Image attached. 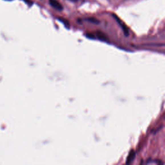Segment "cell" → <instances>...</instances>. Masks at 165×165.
Here are the masks:
<instances>
[{
	"label": "cell",
	"mask_w": 165,
	"mask_h": 165,
	"mask_svg": "<svg viewBox=\"0 0 165 165\" xmlns=\"http://www.w3.org/2000/svg\"><path fill=\"white\" fill-rule=\"evenodd\" d=\"M112 16L113 18H114L115 20L117 21V22L118 23V24H119V25L121 27L123 30V32H124L125 35L126 36H128L129 35V29H128L127 27L125 25V23H123V22L121 21V20L119 19V17H118L117 15H115V14H112Z\"/></svg>",
	"instance_id": "obj_1"
},
{
	"label": "cell",
	"mask_w": 165,
	"mask_h": 165,
	"mask_svg": "<svg viewBox=\"0 0 165 165\" xmlns=\"http://www.w3.org/2000/svg\"><path fill=\"white\" fill-rule=\"evenodd\" d=\"M49 3L50 6L52 7L54 9L58 11H62L63 10V7L58 0H49Z\"/></svg>",
	"instance_id": "obj_2"
},
{
	"label": "cell",
	"mask_w": 165,
	"mask_h": 165,
	"mask_svg": "<svg viewBox=\"0 0 165 165\" xmlns=\"http://www.w3.org/2000/svg\"><path fill=\"white\" fill-rule=\"evenodd\" d=\"M135 153L134 150H132L130 152L129 156H128L127 159V164H130V162L133 161V159H134V158L135 157Z\"/></svg>",
	"instance_id": "obj_3"
},
{
	"label": "cell",
	"mask_w": 165,
	"mask_h": 165,
	"mask_svg": "<svg viewBox=\"0 0 165 165\" xmlns=\"http://www.w3.org/2000/svg\"><path fill=\"white\" fill-rule=\"evenodd\" d=\"M57 19H58L59 21H61V23H63L64 25H65V26L66 27V28H70V24H69V22L67 20V19H66L63 18H61V17H58Z\"/></svg>",
	"instance_id": "obj_4"
},
{
	"label": "cell",
	"mask_w": 165,
	"mask_h": 165,
	"mask_svg": "<svg viewBox=\"0 0 165 165\" xmlns=\"http://www.w3.org/2000/svg\"><path fill=\"white\" fill-rule=\"evenodd\" d=\"M85 21L90 22L91 23H93V24H99L100 21L98 20V19H95L94 18H85Z\"/></svg>",
	"instance_id": "obj_5"
},
{
	"label": "cell",
	"mask_w": 165,
	"mask_h": 165,
	"mask_svg": "<svg viewBox=\"0 0 165 165\" xmlns=\"http://www.w3.org/2000/svg\"><path fill=\"white\" fill-rule=\"evenodd\" d=\"M97 35L98 38H99L100 39H101V40H106V39H107V38H106L105 34L103 32H100V31L97 32Z\"/></svg>",
	"instance_id": "obj_6"
},
{
	"label": "cell",
	"mask_w": 165,
	"mask_h": 165,
	"mask_svg": "<svg viewBox=\"0 0 165 165\" xmlns=\"http://www.w3.org/2000/svg\"><path fill=\"white\" fill-rule=\"evenodd\" d=\"M23 1L26 4L28 5L29 7H31L34 4V2L32 1V0H23Z\"/></svg>",
	"instance_id": "obj_7"
},
{
	"label": "cell",
	"mask_w": 165,
	"mask_h": 165,
	"mask_svg": "<svg viewBox=\"0 0 165 165\" xmlns=\"http://www.w3.org/2000/svg\"><path fill=\"white\" fill-rule=\"evenodd\" d=\"M87 36L88 38H92V39L94 38V36H93L92 34H87Z\"/></svg>",
	"instance_id": "obj_8"
},
{
	"label": "cell",
	"mask_w": 165,
	"mask_h": 165,
	"mask_svg": "<svg viewBox=\"0 0 165 165\" xmlns=\"http://www.w3.org/2000/svg\"><path fill=\"white\" fill-rule=\"evenodd\" d=\"M71 1H73V2H78L79 0H70Z\"/></svg>",
	"instance_id": "obj_9"
},
{
	"label": "cell",
	"mask_w": 165,
	"mask_h": 165,
	"mask_svg": "<svg viewBox=\"0 0 165 165\" xmlns=\"http://www.w3.org/2000/svg\"><path fill=\"white\" fill-rule=\"evenodd\" d=\"M8 1H11V0H8Z\"/></svg>",
	"instance_id": "obj_10"
}]
</instances>
